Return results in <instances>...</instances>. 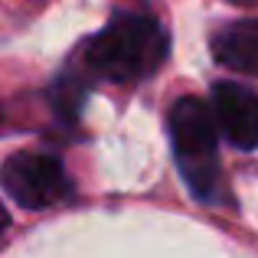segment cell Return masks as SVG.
Segmentation results:
<instances>
[{
	"instance_id": "8992f818",
	"label": "cell",
	"mask_w": 258,
	"mask_h": 258,
	"mask_svg": "<svg viewBox=\"0 0 258 258\" xmlns=\"http://www.w3.org/2000/svg\"><path fill=\"white\" fill-rule=\"evenodd\" d=\"M85 79L82 76H72V72H66V76H59L56 82H52V105H56V111L62 114V118H76L79 111H82V98H85Z\"/></svg>"
},
{
	"instance_id": "3957f363",
	"label": "cell",
	"mask_w": 258,
	"mask_h": 258,
	"mask_svg": "<svg viewBox=\"0 0 258 258\" xmlns=\"http://www.w3.org/2000/svg\"><path fill=\"white\" fill-rule=\"evenodd\" d=\"M4 189L23 209H49L72 193V180L56 154L20 151L4 164Z\"/></svg>"
},
{
	"instance_id": "52a82bcc",
	"label": "cell",
	"mask_w": 258,
	"mask_h": 258,
	"mask_svg": "<svg viewBox=\"0 0 258 258\" xmlns=\"http://www.w3.org/2000/svg\"><path fill=\"white\" fill-rule=\"evenodd\" d=\"M232 4H239V7H252V4H258V0H232Z\"/></svg>"
},
{
	"instance_id": "277c9868",
	"label": "cell",
	"mask_w": 258,
	"mask_h": 258,
	"mask_svg": "<svg viewBox=\"0 0 258 258\" xmlns=\"http://www.w3.org/2000/svg\"><path fill=\"white\" fill-rule=\"evenodd\" d=\"M209 105L229 144L239 151H258V92L242 82H219Z\"/></svg>"
},
{
	"instance_id": "6da1fadb",
	"label": "cell",
	"mask_w": 258,
	"mask_h": 258,
	"mask_svg": "<svg viewBox=\"0 0 258 258\" xmlns=\"http://www.w3.org/2000/svg\"><path fill=\"white\" fill-rule=\"evenodd\" d=\"M170 36L151 13H118L105 30L82 46V66L92 76L114 85H134L151 79L164 66Z\"/></svg>"
},
{
	"instance_id": "7a4b0ae2",
	"label": "cell",
	"mask_w": 258,
	"mask_h": 258,
	"mask_svg": "<svg viewBox=\"0 0 258 258\" xmlns=\"http://www.w3.org/2000/svg\"><path fill=\"white\" fill-rule=\"evenodd\" d=\"M170 144L176 154V167H180L183 180L189 183L196 200H216L222 186V170H219V154H216V138H219V124H216L213 105L203 98H176L170 108Z\"/></svg>"
},
{
	"instance_id": "5b68a950",
	"label": "cell",
	"mask_w": 258,
	"mask_h": 258,
	"mask_svg": "<svg viewBox=\"0 0 258 258\" xmlns=\"http://www.w3.org/2000/svg\"><path fill=\"white\" fill-rule=\"evenodd\" d=\"M209 49H213L216 62L222 69L235 72V76L258 79V20L222 23L209 36Z\"/></svg>"
}]
</instances>
